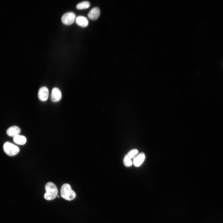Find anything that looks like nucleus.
<instances>
[{
	"instance_id": "423d86ee",
	"label": "nucleus",
	"mask_w": 223,
	"mask_h": 223,
	"mask_svg": "<svg viewBox=\"0 0 223 223\" xmlns=\"http://www.w3.org/2000/svg\"><path fill=\"white\" fill-rule=\"evenodd\" d=\"M62 98V95L59 89L57 87L53 88L52 91L51 99L53 102L60 101Z\"/></svg>"
},
{
	"instance_id": "1a4fd4ad",
	"label": "nucleus",
	"mask_w": 223,
	"mask_h": 223,
	"mask_svg": "<svg viewBox=\"0 0 223 223\" xmlns=\"http://www.w3.org/2000/svg\"><path fill=\"white\" fill-rule=\"evenodd\" d=\"M75 22L77 25L83 28H85L89 24L87 19L83 16H79L76 17Z\"/></svg>"
},
{
	"instance_id": "ddd939ff",
	"label": "nucleus",
	"mask_w": 223,
	"mask_h": 223,
	"mask_svg": "<svg viewBox=\"0 0 223 223\" xmlns=\"http://www.w3.org/2000/svg\"><path fill=\"white\" fill-rule=\"evenodd\" d=\"M138 151L137 149H133L129 152L126 155L130 159H132L134 158L138 154Z\"/></svg>"
},
{
	"instance_id": "7ed1b4c3",
	"label": "nucleus",
	"mask_w": 223,
	"mask_h": 223,
	"mask_svg": "<svg viewBox=\"0 0 223 223\" xmlns=\"http://www.w3.org/2000/svg\"><path fill=\"white\" fill-rule=\"evenodd\" d=\"M3 149L6 154L10 156L16 155L20 151V149L17 146L8 142L3 144Z\"/></svg>"
},
{
	"instance_id": "0eeeda50",
	"label": "nucleus",
	"mask_w": 223,
	"mask_h": 223,
	"mask_svg": "<svg viewBox=\"0 0 223 223\" xmlns=\"http://www.w3.org/2000/svg\"><path fill=\"white\" fill-rule=\"evenodd\" d=\"M100 10L97 7H94L92 9L88 14V17L91 20H97L100 14Z\"/></svg>"
},
{
	"instance_id": "39448f33",
	"label": "nucleus",
	"mask_w": 223,
	"mask_h": 223,
	"mask_svg": "<svg viewBox=\"0 0 223 223\" xmlns=\"http://www.w3.org/2000/svg\"><path fill=\"white\" fill-rule=\"evenodd\" d=\"M49 96V91L46 87H41L38 91V97L40 101H46Z\"/></svg>"
},
{
	"instance_id": "f8f14e48",
	"label": "nucleus",
	"mask_w": 223,
	"mask_h": 223,
	"mask_svg": "<svg viewBox=\"0 0 223 223\" xmlns=\"http://www.w3.org/2000/svg\"><path fill=\"white\" fill-rule=\"evenodd\" d=\"M90 6V3L89 2L83 1L78 4L76 6V8L78 10L86 9L89 8Z\"/></svg>"
},
{
	"instance_id": "f03ea898",
	"label": "nucleus",
	"mask_w": 223,
	"mask_h": 223,
	"mask_svg": "<svg viewBox=\"0 0 223 223\" xmlns=\"http://www.w3.org/2000/svg\"><path fill=\"white\" fill-rule=\"evenodd\" d=\"M61 197L66 200L71 201L75 198L76 194L73 191L71 186L68 183H65L61 186L60 189Z\"/></svg>"
},
{
	"instance_id": "20e7f679",
	"label": "nucleus",
	"mask_w": 223,
	"mask_h": 223,
	"mask_svg": "<svg viewBox=\"0 0 223 223\" xmlns=\"http://www.w3.org/2000/svg\"><path fill=\"white\" fill-rule=\"evenodd\" d=\"M76 18V15L74 13L68 12L63 15L61 17V21L64 25H70L74 24Z\"/></svg>"
},
{
	"instance_id": "9d476101",
	"label": "nucleus",
	"mask_w": 223,
	"mask_h": 223,
	"mask_svg": "<svg viewBox=\"0 0 223 223\" xmlns=\"http://www.w3.org/2000/svg\"><path fill=\"white\" fill-rule=\"evenodd\" d=\"M145 159L144 153L141 152L135 158L133 161L134 164L136 167H139L143 163Z\"/></svg>"
},
{
	"instance_id": "f257e3e1",
	"label": "nucleus",
	"mask_w": 223,
	"mask_h": 223,
	"mask_svg": "<svg viewBox=\"0 0 223 223\" xmlns=\"http://www.w3.org/2000/svg\"><path fill=\"white\" fill-rule=\"evenodd\" d=\"M45 189L44 198L47 200H52L57 197L58 190L54 183L51 182L47 183L45 186Z\"/></svg>"
},
{
	"instance_id": "9b49d317",
	"label": "nucleus",
	"mask_w": 223,
	"mask_h": 223,
	"mask_svg": "<svg viewBox=\"0 0 223 223\" xmlns=\"http://www.w3.org/2000/svg\"><path fill=\"white\" fill-rule=\"evenodd\" d=\"M13 140L18 145H24L26 143L27 140L24 136L18 135L13 137Z\"/></svg>"
},
{
	"instance_id": "6e6552de",
	"label": "nucleus",
	"mask_w": 223,
	"mask_h": 223,
	"mask_svg": "<svg viewBox=\"0 0 223 223\" xmlns=\"http://www.w3.org/2000/svg\"><path fill=\"white\" fill-rule=\"evenodd\" d=\"M21 130L17 126H13L10 127L7 130L6 133L7 135L11 137H14L19 135L20 133Z\"/></svg>"
},
{
	"instance_id": "4468645a",
	"label": "nucleus",
	"mask_w": 223,
	"mask_h": 223,
	"mask_svg": "<svg viewBox=\"0 0 223 223\" xmlns=\"http://www.w3.org/2000/svg\"><path fill=\"white\" fill-rule=\"evenodd\" d=\"M124 163L126 167H129L132 165L131 159H130L126 155H125L124 160Z\"/></svg>"
},
{
	"instance_id": "2eb2a0df",
	"label": "nucleus",
	"mask_w": 223,
	"mask_h": 223,
	"mask_svg": "<svg viewBox=\"0 0 223 223\" xmlns=\"http://www.w3.org/2000/svg\"><path fill=\"white\" fill-rule=\"evenodd\" d=\"M57 197H58V198H59V195H57Z\"/></svg>"
}]
</instances>
